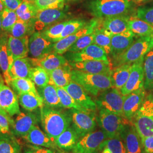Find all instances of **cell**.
<instances>
[{
  "mask_svg": "<svg viewBox=\"0 0 153 153\" xmlns=\"http://www.w3.org/2000/svg\"><path fill=\"white\" fill-rule=\"evenodd\" d=\"M40 121L44 132L53 142L71 123L70 114L45 105L40 108Z\"/></svg>",
  "mask_w": 153,
  "mask_h": 153,
  "instance_id": "cell-1",
  "label": "cell"
},
{
  "mask_svg": "<svg viewBox=\"0 0 153 153\" xmlns=\"http://www.w3.org/2000/svg\"><path fill=\"white\" fill-rule=\"evenodd\" d=\"M71 80L79 84L94 97H97L100 93L114 87L110 75L90 74L74 69L71 71Z\"/></svg>",
  "mask_w": 153,
  "mask_h": 153,
  "instance_id": "cell-2",
  "label": "cell"
},
{
  "mask_svg": "<svg viewBox=\"0 0 153 153\" xmlns=\"http://www.w3.org/2000/svg\"><path fill=\"white\" fill-rule=\"evenodd\" d=\"M131 7V0H94L88 6L97 18L124 16Z\"/></svg>",
  "mask_w": 153,
  "mask_h": 153,
  "instance_id": "cell-3",
  "label": "cell"
},
{
  "mask_svg": "<svg viewBox=\"0 0 153 153\" xmlns=\"http://www.w3.org/2000/svg\"><path fill=\"white\" fill-rule=\"evenodd\" d=\"M132 123L141 138L153 136V95L145 97Z\"/></svg>",
  "mask_w": 153,
  "mask_h": 153,
  "instance_id": "cell-4",
  "label": "cell"
},
{
  "mask_svg": "<svg viewBox=\"0 0 153 153\" xmlns=\"http://www.w3.org/2000/svg\"><path fill=\"white\" fill-rule=\"evenodd\" d=\"M153 48V35L138 39L126 51L115 59L116 66L123 64H132L145 56Z\"/></svg>",
  "mask_w": 153,
  "mask_h": 153,
  "instance_id": "cell-5",
  "label": "cell"
},
{
  "mask_svg": "<svg viewBox=\"0 0 153 153\" xmlns=\"http://www.w3.org/2000/svg\"><path fill=\"white\" fill-rule=\"evenodd\" d=\"M97 121L108 138L118 137L126 124L125 117L103 109H99Z\"/></svg>",
  "mask_w": 153,
  "mask_h": 153,
  "instance_id": "cell-6",
  "label": "cell"
},
{
  "mask_svg": "<svg viewBox=\"0 0 153 153\" xmlns=\"http://www.w3.org/2000/svg\"><path fill=\"white\" fill-rule=\"evenodd\" d=\"M125 97L119 90L112 87L100 93L95 102L99 109H105L124 117L123 103Z\"/></svg>",
  "mask_w": 153,
  "mask_h": 153,
  "instance_id": "cell-7",
  "label": "cell"
},
{
  "mask_svg": "<svg viewBox=\"0 0 153 153\" xmlns=\"http://www.w3.org/2000/svg\"><path fill=\"white\" fill-rule=\"evenodd\" d=\"M69 114L72 127L76 131L79 139L94 131L97 126V116L94 112L71 109Z\"/></svg>",
  "mask_w": 153,
  "mask_h": 153,
  "instance_id": "cell-8",
  "label": "cell"
},
{
  "mask_svg": "<svg viewBox=\"0 0 153 153\" xmlns=\"http://www.w3.org/2000/svg\"><path fill=\"white\" fill-rule=\"evenodd\" d=\"M108 138L102 129L88 133L81 138L73 151L74 153H98L103 150V144Z\"/></svg>",
  "mask_w": 153,
  "mask_h": 153,
  "instance_id": "cell-9",
  "label": "cell"
},
{
  "mask_svg": "<svg viewBox=\"0 0 153 153\" xmlns=\"http://www.w3.org/2000/svg\"><path fill=\"white\" fill-rule=\"evenodd\" d=\"M98 18H94L76 33L62 39L53 45V52L62 55L71 47L76 40L84 35L92 33L98 25Z\"/></svg>",
  "mask_w": 153,
  "mask_h": 153,
  "instance_id": "cell-10",
  "label": "cell"
},
{
  "mask_svg": "<svg viewBox=\"0 0 153 153\" xmlns=\"http://www.w3.org/2000/svg\"><path fill=\"white\" fill-rule=\"evenodd\" d=\"M128 19L129 17L124 16L98 18L97 27L103 30L111 35L122 34L136 36L129 29Z\"/></svg>",
  "mask_w": 153,
  "mask_h": 153,
  "instance_id": "cell-11",
  "label": "cell"
},
{
  "mask_svg": "<svg viewBox=\"0 0 153 153\" xmlns=\"http://www.w3.org/2000/svg\"><path fill=\"white\" fill-rule=\"evenodd\" d=\"M39 121L40 117L32 111L21 112L13 120L10 132L16 137L24 138L34 126H37Z\"/></svg>",
  "mask_w": 153,
  "mask_h": 153,
  "instance_id": "cell-12",
  "label": "cell"
},
{
  "mask_svg": "<svg viewBox=\"0 0 153 153\" xmlns=\"http://www.w3.org/2000/svg\"><path fill=\"white\" fill-rule=\"evenodd\" d=\"M144 57L132 64L129 78L126 85L120 90L123 95L126 96L134 91L144 88Z\"/></svg>",
  "mask_w": 153,
  "mask_h": 153,
  "instance_id": "cell-13",
  "label": "cell"
},
{
  "mask_svg": "<svg viewBox=\"0 0 153 153\" xmlns=\"http://www.w3.org/2000/svg\"><path fill=\"white\" fill-rule=\"evenodd\" d=\"M66 16L62 9H47L38 11L35 19L33 25L35 30L42 32L50 26L62 20Z\"/></svg>",
  "mask_w": 153,
  "mask_h": 153,
  "instance_id": "cell-14",
  "label": "cell"
},
{
  "mask_svg": "<svg viewBox=\"0 0 153 153\" xmlns=\"http://www.w3.org/2000/svg\"><path fill=\"white\" fill-rule=\"evenodd\" d=\"M66 56L69 62L88 60L109 61L108 54L104 49L96 44H93L78 52H69Z\"/></svg>",
  "mask_w": 153,
  "mask_h": 153,
  "instance_id": "cell-15",
  "label": "cell"
},
{
  "mask_svg": "<svg viewBox=\"0 0 153 153\" xmlns=\"http://www.w3.org/2000/svg\"><path fill=\"white\" fill-rule=\"evenodd\" d=\"M0 105L10 116L19 114L21 109L18 97L9 86L0 81Z\"/></svg>",
  "mask_w": 153,
  "mask_h": 153,
  "instance_id": "cell-16",
  "label": "cell"
},
{
  "mask_svg": "<svg viewBox=\"0 0 153 153\" xmlns=\"http://www.w3.org/2000/svg\"><path fill=\"white\" fill-rule=\"evenodd\" d=\"M52 41L46 38L41 32H34L29 37V54L33 59L40 58L53 52Z\"/></svg>",
  "mask_w": 153,
  "mask_h": 153,
  "instance_id": "cell-17",
  "label": "cell"
},
{
  "mask_svg": "<svg viewBox=\"0 0 153 153\" xmlns=\"http://www.w3.org/2000/svg\"><path fill=\"white\" fill-rule=\"evenodd\" d=\"M120 136L124 142L126 153H143L145 152L142 139L132 123H128L124 126Z\"/></svg>",
  "mask_w": 153,
  "mask_h": 153,
  "instance_id": "cell-18",
  "label": "cell"
},
{
  "mask_svg": "<svg viewBox=\"0 0 153 153\" xmlns=\"http://www.w3.org/2000/svg\"><path fill=\"white\" fill-rule=\"evenodd\" d=\"M69 64L73 69L87 73L111 76L112 72V66L110 61L88 60L69 62Z\"/></svg>",
  "mask_w": 153,
  "mask_h": 153,
  "instance_id": "cell-19",
  "label": "cell"
},
{
  "mask_svg": "<svg viewBox=\"0 0 153 153\" xmlns=\"http://www.w3.org/2000/svg\"><path fill=\"white\" fill-rule=\"evenodd\" d=\"M145 90L142 88L126 96L123 103V113L126 120L132 123L133 117L145 100Z\"/></svg>",
  "mask_w": 153,
  "mask_h": 153,
  "instance_id": "cell-20",
  "label": "cell"
},
{
  "mask_svg": "<svg viewBox=\"0 0 153 153\" xmlns=\"http://www.w3.org/2000/svg\"><path fill=\"white\" fill-rule=\"evenodd\" d=\"M64 88L75 100L76 103L82 107L89 111H95L97 108L95 102L79 84L71 81Z\"/></svg>",
  "mask_w": 153,
  "mask_h": 153,
  "instance_id": "cell-21",
  "label": "cell"
},
{
  "mask_svg": "<svg viewBox=\"0 0 153 153\" xmlns=\"http://www.w3.org/2000/svg\"><path fill=\"white\" fill-rule=\"evenodd\" d=\"M30 59L33 66L41 67L48 72L69 64L64 56L53 52L39 59L30 58Z\"/></svg>",
  "mask_w": 153,
  "mask_h": 153,
  "instance_id": "cell-22",
  "label": "cell"
},
{
  "mask_svg": "<svg viewBox=\"0 0 153 153\" xmlns=\"http://www.w3.org/2000/svg\"><path fill=\"white\" fill-rule=\"evenodd\" d=\"M29 36L16 38L9 35L7 47L14 60L26 58L29 53Z\"/></svg>",
  "mask_w": 153,
  "mask_h": 153,
  "instance_id": "cell-23",
  "label": "cell"
},
{
  "mask_svg": "<svg viewBox=\"0 0 153 153\" xmlns=\"http://www.w3.org/2000/svg\"><path fill=\"white\" fill-rule=\"evenodd\" d=\"M73 68L69 64L61 66L52 71H49V84L59 88H65L71 81Z\"/></svg>",
  "mask_w": 153,
  "mask_h": 153,
  "instance_id": "cell-24",
  "label": "cell"
},
{
  "mask_svg": "<svg viewBox=\"0 0 153 153\" xmlns=\"http://www.w3.org/2000/svg\"><path fill=\"white\" fill-rule=\"evenodd\" d=\"M30 143L45 148L55 149L57 148L53 142L38 126H34L24 138Z\"/></svg>",
  "mask_w": 153,
  "mask_h": 153,
  "instance_id": "cell-25",
  "label": "cell"
},
{
  "mask_svg": "<svg viewBox=\"0 0 153 153\" xmlns=\"http://www.w3.org/2000/svg\"><path fill=\"white\" fill-rule=\"evenodd\" d=\"M33 67L30 58L26 57L14 60L9 68V74L11 80L18 78L30 79V71Z\"/></svg>",
  "mask_w": 153,
  "mask_h": 153,
  "instance_id": "cell-26",
  "label": "cell"
},
{
  "mask_svg": "<svg viewBox=\"0 0 153 153\" xmlns=\"http://www.w3.org/2000/svg\"><path fill=\"white\" fill-rule=\"evenodd\" d=\"M79 140V138L76 131L70 126L55 139L54 142L57 147L69 151L73 150Z\"/></svg>",
  "mask_w": 153,
  "mask_h": 153,
  "instance_id": "cell-27",
  "label": "cell"
},
{
  "mask_svg": "<svg viewBox=\"0 0 153 153\" xmlns=\"http://www.w3.org/2000/svg\"><path fill=\"white\" fill-rule=\"evenodd\" d=\"M134 35L122 34L111 35V52L114 59L123 53L134 42Z\"/></svg>",
  "mask_w": 153,
  "mask_h": 153,
  "instance_id": "cell-28",
  "label": "cell"
},
{
  "mask_svg": "<svg viewBox=\"0 0 153 153\" xmlns=\"http://www.w3.org/2000/svg\"><path fill=\"white\" fill-rule=\"evenodd\" d=\"M9 35L4 33L0 35V69L4 78V81L8 86L11 81L9 74V61L7 54V39Z\"/></svg>",
  "mask_w": 153,
  "mask_h": 153,
  "instance_id": "cell-29",
  "label": "cell"
},
{
  "mask_svg": "<svg viewBox=\"0 0 153 153\" xmlns=\"http://www.w3.org/2000/svg\"><path fill=\"white\" fill-rule=\"evenodd\" d=\"M37 90L43 100L44 105L54 108H62L56 86L48 84L43 88H38Z\"/></svg>",
  "mask_w": 153,
  "mask_h": 153,
  "instance_id": "cell-30",
  "label": "cell"
},
{
  "mask_svg": "<svg viewBox=\"0 0 153 153\" xmlns=\"http://www.w3.org/2000/svg\"><path fill=\"white\" fill-rule=\"evenodd\" d=\"M132 64H123L116 66L112 71L111 78L114 88L120 90L127 82L131 73Z\"/></svg>",
  "mask_w": 153,
  "mask_h": 153,
  "instance_id": "cell-31",
  "label": "cell"
},
{
  "mask_svg": "<svg viewBox=\"0 0 153 153\" xmlns=\"http://www.w3.org/2000/svg\"><path fill=\"white\" fill-rule=\"evenodd\" d=\"M0 153H22L19 143L11 132L0 133Z\"/></svg>",
  "mask_w": 153,
  "mask_h": 153,
  "instance_id": "cell-32",
  "label": "cell"
},
{
  "mask_svg": "<svg viewBox=\"0 0 153 153\" xmlns=\"http://www.w3.org/2000/svg\"><path fill=\"white\" fill-rule=\"evenodd\" d=\"M18 99L21 107L28 111L40 108L44 105L43 100L38 93L20 94L18 95Z\"/></svg>",
  "mask_w": 153,
  "mask_h": 153,
  "instance_id": "cell-33",
  "label": "cell"
},
{
  "mask_svg": "<svg viewBox=\"0 0 153 153\" xmlns=\"http://www.w3.org/2000/svg\"><path fill=\"white\" fill-rule=\"evenodd\" d=\"M130 30L136 36L140 37L153 35V27L137 16H131L128 19Z\"/></svg>",
  "mask_w": 153,
  "mask_h": 153,
  "instance_id": "cell-34",
  "label": "cell"
},
{
  "mask_svg": "<svg viewBox=\"0 0 153 153\" xmlns=\"http://www.w3.org/2000/svg\"><path fill=\"white\" fill-rule=\"evenodd\" d=\"M33 21H24L18 19L9 31V35L16 38L31 36L35 32Z\"/></svg>",
  "mask_w": 153,
  "mask_h": 153,
  "instance_id": "cell-35",
  "label": "cell"
},
{
  "mask_svg": "<svg viewBox=\"0 0 153 153\" xmlns=\"http://www.w3.org/2000/svg\"><path fill=\"white\" fill-rule=\"evenodd\" d=\"M13 91L19 95L25 93H38L35 85L29 78H18L12 79L9 84Z\"/></svg>",
  "mask_w": 153,
  "mask_h": 153,
  "instance_id": "cell-36",
  "label": "cell"
},
{
  "mask_svg": "<svg viewBox=\"0 0 153 153\" xmlns=\"http://www.w3.org/2000/svg\"><path fill=\"white\" fill-rule=\"evenodd\" d=\"M143 70L145 74L144 88L145 90H153V48L144 57Z\"/></svg>",
  "mask_w": 153,
  "mask_h": 153,
  "instance_id": "cell-37",
  "label": "cell"
},
{
  "mask_svg": "<svg viewBox=\"0 0 153 153\" xmlns=\"http://www.w3.org/2000/svg\"><path fill=\"white\" fill-rule=\"evenodd\" d=\"M15 11L18 19L24 21H33L38 10L33 2L23 1Z\"/></svg>",
  "mask_w": 153,
  "mask_h": 153,
  "instance_id": "cell-38",
  "label": "cell"
},
{
  "mask_svg": "<svg viewBox=\"0 0 153 153\" xmlns=\"http://www.w3.org/2000/svg\"><path fill=\"white\" fill-rule=\"evenodd\" d=\"M94 34V44L101 47L108 55L111 52V35L103 30L97 27L93 32Z\"/></svg>",
  "mask_w": 153,
  "mask_h": 153,
  "instance_id": "cell-39",
  "label": "cell"
},
{
  "mask_svg": "<svg viewBox=\"0 0 153 153\" xmlns=\"http://www.w3.org/2000/svg\"><path fill=\"white\" fill-rule=\"evenodd\" d=\"M30 79L38 88H43L49 84V76L48 71L39 66L31 68Z\"/></svg>",
  "mask_w": 153,
  "mask_h": 153,
  "instance_id": "cell-40",
  "label": "cell"
},
{
  "mask_svg": "<svg viewBox=\"0 0 153 153\" xmlns=\"http://www.w3.org/2000/svg\"><path fill=\"white\" fill-rule=\"evenodd\" d=\"M56 89L61 104L63 108L68 109H76L82 111H88L78 104L75 100L71 97V95L66 91L64 88L56 87Z\"/></svg>",
  "mask_w": 153,
  "mask_h": 153,
  "instance_id": "cell-41",
  "label": "cell"
},
{
  "mask_svg": "<svg viewBox=\"0 0 153 153\" xmlns=\"http://www.w3.org/2000/svg\"><path fill=\"white\" fill-rule=\"evenodd\" d=\"M1 16L2 32L8 33L18 19L16 13L5 7L1 13Z\"/></svg>",
  "mask_w": 153,
  "mask_h": 153,
  "instance_id": "cell-42",
  "label": "cell"
},
{
  "mask_svg": "<svg viewBox=\"0 0 153 153\" xmlns=\"http://www.w3.org/2000/svg\"><path fill=\"white\" fill-rule=\"evenodd\" d=\"M86 24L87 23L82 19H73L67 21L60 36L56 40V42H58L62 39L65 38L66 36H68L76 33L78 30L84 27Z\"/></svg>",
  "mask_w": 153,
  "mask_h": 153,
  "instance_id": "cell-43",
  "label": "cell"
},
{
  "mask_svg": "<svg viewBox=\"0 0 153 153\" xmlns=\"http://www.w3.org/2000/svg\"><path fill=\"white\" fill-rule=\"evenodd\" d=\"M66 22L67 21L57 23L44 30L41 33L46 38L49 39L53 43H55L56 40L60 36L66 24Z\"/></svg>",
  "mask_w": 153,
  "mask_h": 153,
  "instance_id": "cell-44",
  "label": "cell"
},
{
  "mask_svg": "<svg viewBox=\"0 0 153 153\" xmlns=\"http://www.w3.org/2000/svg\"><path fill=\"white\" fill-rule=\"evenodd\" d=\"M66 0H34L33 3L36 6L38 11L54 9H63Z\"/></svg>",
  "mask_w": 153,
  "mask_h": 153,
  "instance_id": "cell-45",
  "label": "cell"
},
{
  "mask_svg": "<svg viewBox=\"0 0 153 153\" xmlns=\"http://www.w3.org/2000/svg\"><path fill=\"white\" fill-rule=\"evenodd\" d=\"M104 148L108 149L112 153H126L120 136L107 139L103 144V149Z\"/></svg>",
  "mask_w": 153,
  "mask_h": 153,
  "instance_id": "cell-46",
  "label": "cell"
},
{
  "mask_svg": "<svg viewBox=\"0 0 153 153\" xmlns=\"http://www.w3.org/2000/svg\"><path fill=\"white\" fill-rule=\"evenodd\" d=\"M94 33L84 35L78 39L68 50L70 52H78L86 48L88 46L94 44Z\"/></svg>",
  "mask_w": 153,
  "mask_h": 153,
  "instance_id": "cell-47",
  "label": "cell"
},
{
  "mask_svg": "<svg viewBox=\"0 0 153 153\" xmlns=\"http://www.w3.org/2000/svg\"><path fill=\"white\" fill-rule=\"evenodd\" d=\"M136 16L153 27V7L138 8L136 12Z\"/></svg>",
  "mask_w": 153,
  "mask_h": 153,
  "instance_id": "cell-48",
  "label": "cell"
},
{
  "mask_svg": "<svg viewBox=\"0 0 153 153\" xmlns=\"http://www.w3.org/2000/svg\"><path fill=\"white\" fill-rule=\"evenodd\" d=\"M23 153H57L53 149L39 146L33 145H28L24 148Z\"/></svg>",
  "mask_w": 153,
  "mask_h": 153,
  "instance_id": "cell-49",
  "label": "cell"
},
{
  "mask_svg": "<svg viewBox=\"0 0 153 153\" xmlns=\"http://www.w3.org/2000/svg\"><path fill=\"white\" fill-rule=\"evenodd\" d=\"M13 119L9 115H5L0 113V126L5 130L6 133H10L11 124Z\"/></svg>",
  "mask_w": 153,
  "mask_h": 153,
  "instance_id": "cell-50",
  "label": "cell"
},
{
  "mask_svg": "<svg viewBox=\"0 0 153 153\" xmlns=\"http://www.w3.org/2000/svg\"><path fill=\"white\" fill-rule=\"evenodd\" d=\"M141 139L145 153H153V136Z\"/></svg>",
  "mask_w": 153,
  "mask_h": 153,
  "instance_id": "cell-51",
  "label": "cell"
},
{
  "mask_svg": "<svg viewBox=\"0 0 153 153\" xmlns=\"http://www.w3.org/2000/svg\"><path fill=\"white\" fill-rule=\"evenodd\" d=\"M1 1L6 8L13 11H16V9L23 2V0H1Z\"/></svg>",
  "mask_w": 153,
  "mask_h": 153,
  "instance_id": "cell-52",
  "label": "cell"
},
{
  "mask_svg": "<svg viewBox=\"0 0 153 153\" xmlns=\"http://www.w3.org/2000/svg\"><path fill=\"white\" fill-rule=\"evenodd\" d=\"M5 8V6L4 5L2 1L0 0V13H2V11L4 10Z\"/></svg>",
  "mask_w": 153,
  "mask_h": 153,
  "instance_id": "cell-53",
  "label": "cell"
},
{
  "mask_svg": "<svg viewBox=\"0 0 153 153\" xmlns=\"http://www.w3.org/2000/svg\"><path fill=\"white\" fill-rule=\"evenodd\" d=\"M133 2L136 3V4H141L143 2L146 1V0H131Z\"/></svg>",
  "mask_w": 153,
  "mask_h": 153,
  "instance_id": "cell-54",
  "label": "cell"
},
{
  "mask_svg": "<svg viewBox=\"0 0 153 153\" xmlns=\"http://www.w3.org/2000/svg\"><path fill=\"white\" fill-rule=\"evenodd\" d=\"M102 153H112L111 152V151L108 150V149L107 148H104V149L103 150V152Z\"/></svg>",
  "mask_w": 153,
  "mask_h": 153,
  "instance_id": "cell-55",
  "label": "cell"
},
{
  "mask_svg": "<svg viewBox=\"0 0 153 153\" xmlns=\"http://www.w3.org/2000/svg\"><path fill=\"white\" fill-rule=\"evenodd\" d=\"M0 113H1V114H5V115H8V114H7L6 112L5 111L4 109H2V108H1V105H0Z\"/></svg>",
  "mask_w": 153,
  "mask_h": 153,
  "instance_id": "cell-56",
  "label": "cell"
},
{
  "mask_svg": "<svg viewBox=\"0 0 153 153\" xmlns=\"http://www.w3.org/2000/svg\"><path fill=\"white\" fill-rule=\"evenodd\" d=\"M0 133H7L1 126H0Z\"/></svg>",
  "mask_w": 153,
  "mask_h": 153,
  "instance_id": "cell-57",
  "label": "cell"
},
{
  "mask_svg": "<svg viewBox=\"0 0 153 153\" xmlns=\"http://www.w3.org/2000/svg\"><path fill=\"white\" fill-rule=\"evenodd\" d=\"M2 31V23H1V16L0 13V33Z\"/></svg>",
  "mask_w": 153,
  "mask_h": 153,
  "instance_id": "cell-58",
  "label": "cell"
},
{
  "mask_svg": "<svg viewBox=\"0 0 153 153\" xmlns=\"http://www.w3.org/2000/svg\"><path fill=\"white\" fill-rule=\"evenodd\" d=\"M23 1H26V2H33L34 0H23Z\"/></svg>",
  "mask_w": 153,
  "mask_h": 153,
  "instance_id": "cell-59",
  "label": "cell"
},
{
  "mask_svg": "<svg viewBox=\"0 0 153 153\" xmlns=\"http://www.w3.org/2000/svg\"><path fill=\"white\" fill-rule=\"evenodd\" d=\"M77 1V0H66V1Z\"/></svg>",
  "mask_w": 153,
  "mask_h": 153,
  "instance_id": "cell-60",
  "label": "cell"
},
{
  "mask_svg": "<svg viewBox=\"0 0 153 153\" xmlns=\"http://www.w3.org/2000/svg\"><path fill=\"white\" fill-rule=\"evenodd\" d=\"M60 153H64V152H60Z\"/></svg>",
  "mask_w": 153,
  "mask_h": 153,
  "instance_id": "cell-61",
  "label": "cell"
},
{
  "mask_svg": "<svg viewBox=\"0 0 153 153\" xmlns=\"http://www.w3.org/2000/svg\"><path fill=\"white\" fill-rule=\"evenodd\" d=\"M146 1H148V0H146Z\"/></svg>",
  "mask_w": 153,
  "mask_h": 153,
  "instance_id": "cell-62",
  "label": "cell"
}]
</instances>
